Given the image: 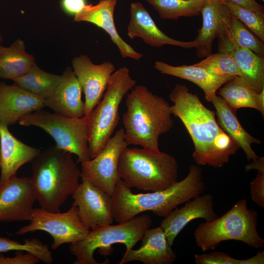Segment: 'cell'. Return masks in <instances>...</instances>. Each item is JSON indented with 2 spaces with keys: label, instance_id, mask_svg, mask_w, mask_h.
Here are the masks:
<instances>
[{
  "label": "cell",
  "instance_id": "obj_1",
  "mask_svg": "<svg viewBox=\"0 0 264 264\" xmlns=\"http://www.w3.org/2000/svg\"><path fill=\"white\" fill-rule=\"evenodd\" d=\"M172 114L187 130L194 146L192 157L198 165L220 168L240 149L219 125L216 113L206 108L185 85L176 84L169 94Z\"/></svg>",
  "mask_w": 264,
  "mask_h": 264
},
{
  "label": "cell",
  "instance_id": "obj_2",
  "mask_svg": "<svg viewBox=\"0 0 264 264\" xmlns=\"http://www.w3.org/2000/svg\"><path fill=\"white\" fill-rule=\"evenodd\" d=\"M205 188L202 170L195 164L190 166L184 179L160 191L134 194L119 178L111 195L114 220L125 222L146 211L164 217L179 205L202 194Z\"/></svg>",
  "mask_w": 264,
  "mask_h": 264
},
{
  "label": "cell",
  "instance_id": "obj_3",
  "mask_svg": "<svg viewBox=\"0 0 264 264\" xmlns=\"http://www.w3.org/2000/svg\"><path fill=\"white\" fill-rule=\"evenodd\" d=\"M127 95L123 115L125 139L128 145L159 151V136L174 127L169 103L144 85L135 86Z\"/></svg>",
  "mask_w": 264,
  "mask_h": 264
},
{
  "label": "cell",
  "instance_id": "obj_4",
  "mask_svg": "<svg viewBox=\"0 0 264 264\" xmlns=\"http://www.w3.org/2000/svg\"><path fill=\"white\" fill-rule=\"evenodd\" d=\"M71 154L54 146L41 152L31 161L30 179L40 208L60 211L77 189L81 171Z\"/></svg>",
  "mask_w": 264,
  "mask_h": 264
},
{
  "label": "cell",
  "instance_id": "obj_5",
  "mask_svg": "<svg viewBox=\"0 0 264 264\" xmlns=\"http://www.w3.org/2000/svg\"><path fill=\"white\" fill-rule=\"evenodd\" d=\"M178 164L172 155L144 148H125L118 164L119 177L130 187L154 192L177 181Z\"/></svg>",
  "mask_w": 264,
  "mask_h": 264
},
{
  "label": "cell",
  "instance_id": "obj_6",
  "mask_svg": "<svg viewBox=\"0 0 264 264\" xmlns=\"http://www.w3.org/2000/svg\"><path fill=\"white\" fill-rule=\"evenodd\" d=\"M258 215L248 209L247 201H237L225 214L209 221L200 223L194 235L197 246L205 252L214 250L221 242L240 241L253 248L264 246V240L257 228Z\"/></svg>",
  "mask_w": 264,
  "mask_h": 264
},
{
  "label": "cell",
  "instance_id": "obj_7",
  "mask_svg": "<svg viewBox=\"0 0 264 264\" xmlns=\"http://www.w3.org/2000/svg\"><path fill=\"white\" fill-rule=\"evenodd\" d=\"M136 83L127 67L119 68L111 75L102 99L89 114L83 116L87 123L91 159L101 151L111 137L119 121L121 102Z\"/></svg>",
  "mask_w": 264,
  "mask_h": 264
},
{
  "label": "cell",
  "instance_id": "obj_8",
  "mask_svg": "<svg viewBox=\"0 0 264 264\" xmlns=\"http://www.w3.org/2000/svg\"><path fill=\"white\" fill-rule=\"evenodd\" d=\"M152 219L147 214L136 216L116 225L108 224L90 230L82 240L70 244V252L76 259L74 264H98L93 255L97 249L101 254L112 252L111 245L122 243L127 252L141 240L145 231L150 228Z\"/></svg>",
  "mask_w": 264,
  "mask_h": 264
},
{
  "label": "cell",
  "instance_id": "obj_9",
  "mask_svg": "<svg viewBox=\"0 0 264 264\" xmlns=\"http://www.w3.org/2000/svg\"><path fill=\"white\" fill-rule=\"evenodd\" d=\"M18 122L22 126L44 130L54 139L57 148L77 155V162L82 163L91 159L87 123L83 117H67L42 109L25 115Z\"/></svg>",
  "mask_w": 264,
  "mask_h": 264
},
{
  "label": "cell",
  "instance_id": "obj_10",
  "mask_svg": "<svg viewBox=\"0 0 264 264\" xmlns=\"http://www.w3.org/2000/svg\"><path fill=\"white\" fill-rule=\"evenodd\" d=\"M29 221V224L21 227L15 234L23 235L36 231L46 232L53 239L51 248L54 250L63 244H71L83 239L90 231L81 220L78 208L73 204L64 212L34 208Z\"/></svg>",
  "mask_w": 264,
  "mask_h": 264
},
{
  "label": "cell",
  "instance_id": "obj_11",
  "mask_svg": "<svg viewBox=\"0 0 264 264\" xmlns=\"http://www.w3.org/2000/svg\"><path fill=\"white\" fill-rule=\"evenodd\" d=\"M128 146L124 130L121 128L110 137L95 157L81 163V178H86L111 196L119 178V157Z\"/></svg>",
  "mask_w": 264,
  "mask_h": 264
},
{
  "label": "cell",
  "instance_id": "obj_12",
  "mask_svg": "<svg viewBox=\"0 0 264 264\" xmlns=\"http://www.w3.org/2000/svg\"><path fill=\"white\" fill-rule=\"evenodd\" d=\"M72 195L82 222L89 229L110 224L114 220L111 196L85 178Z\"/></svg>",
  "mask_w": 264,
  "mask_h": 264
},
{
  "label": "cell",
  "instance_id": "obj_13",
  "mask_svg": "<svg viewBox=\"0 0 264 264\" xmlns=\"http://www.w3.org/2000/svg\"><path fill=\"white\" fill-rule=\"evenodd\" d=\"M36 201L30 178L12 176L0 184V221H29Z\"/></svg>",
  "mask_w": 264,
  "mask_h": 264
},
{
  "label": "cell",
  "instance_id": "obj_14",
  "mask_svg": "<svg viewBox=\"0 0 264 264\" xmlns=\"http://www.w3.org/2000/svg\"><path fill=\"white\" fill-rule=\"evenodd\" d=\"M71 64L73 71L85 94L84 116H86L102 98L115 66L110 61L95 64L85 55L74 57Z\"/></svg>",
  "mask_w": 264,
  "mask_h": 264
},
{
  "label": "cell",
  "instance_id": "obj_15",
  "mask_svg": "<svg viewBox=\"0 0 264 264\" xmlns=\"http://www.w3.org/2000/svg\"><path fill=\"white\" fill-rule=\"evenodd\" d=\"M184 203L182 207H176L164 217L160 225L171 246L191 221L202 219L209 221L218 217L214 210L213 197L211 194H201Z\"/></svg>",
  "mask_w": 264,
  "mask_h": 264
},
{
  "label": "cell",
  "instance_id": "obj_16",
  "mask_svg": "<svg viewBox=\"0 0 264 264\" xmlns=\"http://www.w3.org/2000/svg\"><path fill=\"white\" fill-rule=\"evenodd\" d=\"M202 24L195 41L196 55L205 58L210 55L214 39L228 33L232 15L219 0L207 1L201 10Z\"/></svg>",
  "mask_w": 264,
  "mask_h": 264
},
{
  "label": "cell",
  "instance_id": "obj_17",
  "mask_svg": "<svg viewBox=\"0 0 264 264\" xmlns=\"http://www.w3.org/2000/svg\"><path fill=\"white\" fill-rule=\"evenodd\" d=\"M130 21L127 34L131 39L140 38L147 44L160 47L166 44L184 48H196L197 42L175 40L163 32L156 25L149 12L140 2H132L130 7Z\"/></svg>",
  "mask_w": 264,
  "mask_h": 264
},
{
  "label": "cell",
  "instance_id": "obj_18",
  "mask_svg": "<svg viewBox=\"0 0 264 264\" xmlns=\"http://www.w3.org/2000/svg\"><path fill=\"white\" fill-rule=\"evenodd\" d=\"M118 0H100L95 5H86L74 16L76 22H90L103 29L110 36L117 46L123 58H130L138 61L143 55L136 51L119 35L114 21L113 13Z\"/></svg>",
  "mask_w": 264,
  "mask_h": 264
},
{
  "label": "cell",
  "instance_id": "obj_19",
  "mask_svg": "<svg viewBox=\"0 0 264 264\" xmlns=\"http://www.w3.org/2000/svg\"><path fill=\"white\" fill-rule=\"evenodd\" d=\"M61 76L53 93L44 100L45 107L67 117H83L85 105L82 100V89L76 76L70 67L66 68Z\"/></svg>",
  "mask_w": 264,
  "mask_h": 264
},
{
  "label": "cell",
  "instance_id": "obj_20",
  "mask_svg": "<svg viewBox=\"0 0 264 264\" xmlns=\"http://www.w3.org/2000/svg\"><path fill=\"white\" fill-rule=\"evenodd\" d=\"M44 107L43 99L14 84L10 85L0 83V121L8 126Z\"/></svg>",
  "mask_w": 264,
  "mask_h": 264
},
{
  "label": "cell",
  "instance_id": "obj_21",
  "mask_svg": "<svg viewBox=\"0 0 264 264\" xmlns=\"http://www.w3.org/2000/svg\"><path fill=\"white\" fill-rule=\"evenodd\" d=\"M141 240V246L125 252L118 264L140 261L144 264H172L176 261V254L169 244L160 226L147 229Z\"/></svg>",
  "mask_w": 264,
  "mask_h": 264
},
{
  "label": "cell",
  "instance_id": "obj_22",
  "mask_svg": "<svg viewBox=\"0 0 264 264\" xmlns=\"http://www.w3.org/2000/svg\"><path fill=\"white\" fill-rule=\"evenodd\" d=\"M41 152L17 139L8 126L0 121V181L3 183L16 175L23 165L31 162Z\"/></svg>",
  "mask_w": 264,
  "mask_h": 264
},
{
  "label": "cell",
  "instance_id": "obj_23",
  "mask_svg": "<svg viewBox=\"0 0 264 264\" xmlns=\"http://www.w3.org/2000/svg\"><path fill=\"white\" fill-rule=\"evenodd\" d=\"M219 52L230 55L235 61L244 80L258 93L264 89V58L239 47L225 35L218 37Z\"/></svg>",
  "mask_w": 264,
  "mask_h": 264
},
{
  "label": "cell",
  "instance_id": "obj_24",
  "mask_svg": "<svg viewBox=\"0 0 264 264\" xmlns=\"http://www.w3.org/2000/svg\"><path fill=\"white\" fill-rule=\"evenodd\" d=\"M154 67L162 74L171 75L194 83L203 90L205 99L209 102H211L217 95L216 92L218 89L225 83L234 77L215 76L205 69L193 65L174 66L157 61L154 63Z\"/></svg>",
  "mask_w": 264,
  "mask_h": 264
},
{
  "label": "cell",
  "instance_id": "obj_25",
  "mask_svg": "<svg viewBox=\"0 0 264 264\" xmlns=\"http://www.w3.org/2000/svg\"><path fill=\"white\" fill-rule=\"evenodd\" d=\"M215 110L217 122L221 128L245 154L247 160H256L259 157L252 148L253 144L261 141L250 135L239 122L236 111L232 110L220 96L216 95L211 101Z\"/></svg>",
  "mask_w": 264,
  "mask_h": 264
},
{
  "label": "cell",
  "instance_id": "obj_26",
  "mask_svg": "<svg viewBox=\"0 0 264 264\" xmlns=\"http://www.w3.org/2000/svg\"><path fill=\"white\" fill-rule=\"evenodd\" d=\"M35 63L33 56L18 39L8 47L0 46V78L14 81L25 74Z\"/></svg>",
  "mask_w": 264,
  "mask_h": 264
},
{
  "label": "cell",
  "instance_id": "obj_27",
  "mask_svg": "<svg viewBox=\"0 0 264 264\" xmlns=\"http://www.w3.org/2000/svg\"><path fill=\"white\" fill-rule=\"evenodd\" d=\"M218 92L227 105L235 111L242 108L260 111L258 93L241 76H235L225 83L218 89Z\"/></svg>",
  "mask_w": 264,
  "mask_h": 264
},
{
  "label": "cell",
  "instance_id": "obj_28",
  "mask_svg": "<svg viewBox=\"0 0 264 264\" xmlns=\"http://www.w3.org/2000/svg\"><path fill=\"white\" fill-rule=\"evenodd\" d=\"M62 76L47 72L35 63L23 75L15 79L14 84L39 98L45 100L53 93Z\"/></svg>",
  "mask_w": 264,
  "mask_h": 264
},
{
  "label": "cell",
  "instance_id": "obj_29",
  "mask_svg": "<svg viewBox=\"0 0 264 264\" xmlns=\"http://www.w3.org/2000/svg\"><path fill=\"white\" fill-rule=\"evenodd\" d=\"M160 18L177 20L199 15L207 0H146Z\"/></svg>",
  "mask_w": 264,
  "mask_h": 264
},
{
  "label": "cell",
  "instance_id": "obj_30",
  "mask_svg": "<svg viewBox=\"0 0 264 264\" xmlns=\"http://www.w3.org/2000/svg\"><path fill=\"white\" fill-rule=\"evenodd\" d=\"M193 65L217 76H242L234 59L225 53L211 54L200 62Z\"/></svg>",
  "mask_w": 264,
  "mask_h": 264
},
{
  "label": "cell",
  "instance_id": "obj_31",
  "mask_svg": "<svg viewBox=\"0 0 264 264\" xmlns=\"http://www.w3.org/2000/svg\"><path fill=\"white\" fill-rule=\"evenodd\" d=\"M22 251L30 253L45 264H50L53 258L48 246L36 238L25 240L23 243L0 237V253Z\"/></svg>",
  "mask_w": 264,
  "mask_h": 264
},
{
  "label": "cell",
  "instance_id": "obj_32",
  "mask_svg": "<svg viewBox=\"0 0 264 264\" xmlns=\"http://www.w3.org/2000/svg\"><path fill=\"white\" fill-rule=\"evenodd\" d=\"M237 46L264 56V44L240 21L232 15L228 33L225 35Z\"/></svg>",
  "mask_w": 264,
  "mask_h": 264
},
{
  "label": "cell",
  "instance_id": "obj_33",
  "mask_svg": "<svg viewBox=\"0 0 264 264\" xmlns=\"http://www.w3.org/2000/svg\"><path fill=\"white\" fill-rule=\"evenodd\" d=\"M231 14L262 41H264V13L253 12L231 1L224 3Z\"/></svg>",
  "mask_w": 264,
  "mask_h": 264
},
{
  "label": "cell",
  "instance_id": "obj_34",
  "mask_svg": "<svg viewBox=\"0 0 264 264\" xmlns=\"http://www.w3.org/2000/svg\"><path fill=\"white\" fill-rule=\"evenodd\" d=\"M196 264H244V260L235 259L222 252L195 255Z\"/></svg>",
  "mask_w": 264,
  "mask_h": 264
},
{
  "label": "cell",
  "instance_id": "obj_35",
  "mask_svg": "<svg viewBox=\"0 0 264 264\" xmlns=\"http://www.w3.org/2000/svg\"><path fill=\"white\" fill-rule=\"evenodd\" d=\"M249 186L252 200L258 206L264 207V171H258Z\"/></svg>",
  "mask_w": 264,
  "mask_h": 264
},
{
  "label": "cell",
  "instance_id": "obj_36",
  "mask_svg": "<svg viewBox=\"0 0 264 264\" xmlns=\"http://www.w3.org/2000/svg\"><path fill=\"white\" fill-rule=\"evenodd\" d=\"M40 260L34 255L22 251H17L16 255L13 257H5L0 256V264H35Z\"/></svg>",
  "mask_w": 264,
  "mask_h": 264
},
{
  "label": "cell",
  "instance_id": "obj_37",
  "mask_svg": "<svg viewBox=\"0 0 264 264\" xmlns=\"http://www.w3.org/2000/svg\"><path fill=\"white\" fill-rule=\"evenodd\" d=\"M86 5V0H62L61 1L64 11L74 16L80 13Z\"/></svg>",
  "mask_w": 264,
  "mask_h": 264
},
{
  "label": "cell",
  "instance_id": "obj_38",
  "mask_svg": "<svg viewBox=\"0 0 264 264\" xmlns=\"http://www.w3.org/2000/svg\"><path fill=\"white\" fill-rule=\"evenodd\" d=\"M224 3L231 1L238 5L250 11L259 13H264V7L257 2L256 0H219Z\"/></svg>",
  "mask_w": 264,
  "mask_h": 264
},
{
  "label": "cell",
  "instance_id": "obj_39",
  "mask_svg": "<svg viewBox=\"0 0 264 264\" xmlns=\"http://www.w3.org/2000/svg\"><path fill=\"white\" fill-rule=\"evenodd\" d=\"M246 171L255 169L259 171H264V157H259L256 160L253 161L251 163L247 164L245 167Z\"/></svg>",
  "mask_w": 264,
  "mask_h": 264
},
{
  "label": "cell",
  "instance_id": "obj_40",
  "mask_svg": "<svg viewBox=\"0 0 264 264\" xmlns=\"http://www.w3.org/2000/svg\"><path fill=\"white\" fill-rule=\"evenodd\" d=\"M258 102L260 108V112L263 116L264 115V89L258 93Z\"/></svg>",
  "mask_w": 264,
  "mask_h": 264
},
{
  "label": "cell",
  "instance_id": "obj_41",
  "mask_svg": "<svg viewBox=\"0 0 264 264\" xmlns=\"http://www.w3.org/2000/svg\"><path fill=\"white\" fill-rule=\"evenodd\" d=\"M2 38L1 35L0 34V46L1 45V43L2 42Z\"/></svg>",
  "mask_w": 264,
  "mask_h": 264
},
{
  "label": "cell",
  "instance_id": "obj_42",
  "mask_svg": "<svg viewBox=\"0 0 264 264\" xmlns=\"http://www.w3.org/2000/svg\"><path fill=\"white\" fill-rule=\"evenodd\" d=\"M207 1H216V0H207Z\"/></svg>",
  "mask_w": 264,
  "mask_h": 264
},
{
  "label": "cell",
  "instance_id": "obj_43",
  "mask_svg": "<svg viewBox=\"0 0 264 264\" xmlns=\"http://www.w3.org/2000/svg\"><path fill=\"white\" fill-rule=\"evenodd\" d=\"M1 182L0 181V184H1Z\"/></svg>",
  "mask_w": 264,
  "mask_h": 264
},
{
  "label": "cell",
  "instance_id": "obj_44",
  "mask_svg": "<svg viewBox=\"0 0 264 264\" xmlns=\"http://www.w3.org/2000/svg\"><path fill=\"white\" fill-rule=\"evenodd\" d=\"M263 1H264V0H262Z\"/></svg>",
  "mask_w": 264,
  "mask_h": 264
},
{
  "label": "cell",
  "instance_id": "obj_45",
  "mask_svg": "<svg viewBox=\"0 0 264 264\" xmlns=\"http://www.w3.org/2000/svg\"></svg>",
  "mask_w": 264,
  "mask_h": 264
}]
</instances>
